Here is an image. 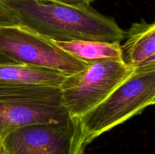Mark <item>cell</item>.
<instances>
[{
  "mask_svg": "<svg viewBox=\"0 0 155 154\" xmlns=\"http://www.w3.org/2000/svg\"><path fill=\"white\" fill-rule=\"evenodd\" d=\"M21 25L54 42L75 40L120 42L124 31L115 21L89 7H74L51 0L2 2Z\"/></svg>",
  "mask_w": 155,
  "mask_h": 154,
  "instance_id": "6da1fadb",
  "label": "cell"
},
{
  "mask_svg": "<svg viewBox=\"0 0 155 154\" xmlns=\"http://www.w3.org/2000/svg\"><path fill=\"white\" fill-rule=\"evenodd\" d=\"M68 75L20 63H0V80L23 84L59 87Z\"/></svg>",
  "mask_w": 155,
  "mask_h": 154,
  "instance_id": "30bf717a",
  "label": "cell"
},
{
  "mask_svg": "<svg viewBox=\"0 0 155 154\" xmlns=\"http://www.w3.org/2000/svg\"><path fill=\"white\" fill-rule=\"evenodd\" d=\"M154 104H155V98L154 99V101H152V105H154Z\"/></svg>",
  "mask_w": 155,
  "mask_h": 154,
  "instance_id": "e0dca14e",
  "label": "cell"
},
{
  "mask_svg": "<svg viewBox=\"0 0 155 154\" xmlns=\"http://www.w3.org/2000/svg\"><path fill=\"white\" fill-rule=\"evenodd\" d=\"M4 1H7V0H0V2H4Z\"/></svg>",
  "mask_w": 155,
  "mask_h": 154,
  "instance_id": "ac0fdd59",
  "label": "cell"
},
{
  "mask_svg": "<svg viewBox=\"0 0 155 154\" xmlns=\"http://www.w3.org/2000/svg\"><path fill=\"white\" fill-rule=\"evenodd\" d=\"M0 53L16 63L66 75L84 70L88 66L61 49L53 41L21 24L0 27Z\"/></svg>",
  "mask_w": 155,
  "mask_h": 154,
  "instance_id": "5b68a950",
  "label": "cell"
},
{
  "mask_svg": "<svg viewBox=\"0 0 155 154\" xmlns=\"http://www.w3.org/2000/svg\"><path fill=\"white\" fill-rule=\"evenodd\" d=\"M155 98V68L135 69L99 105L80 118L87 144L103 133L142 113Z\"/></svg>",
  "mask_w": 155,
  "mask_h": 154,
  "instance_id": "7a4b0ae2",
  "label": "cell"
},
{
  "mask_svg": "<svg viewBox=\"0 0 155 154\" xmlns=\"http://www.w3.org/2000/svg\"><path fill=\"white\" fill-rule=\"evenodd\" d=\"M0 154H6L5 152H4V150L2 149V148L1 147V149H0Z\"/></svg>",
  "mask_w": 155,
  "mask_h": 154,
  "instance_id": "9a60e30c",
  "label": "cell"
},
{
  "mask_svg": "<svg viewBox=\"0 0 155 154\" xmlns=\"http://www.w3.org/2000/svg\"><path fill=\"white\" fill-rule=\"evenodd\" d=\"M134 71L124 60L89 63L84 70L67 75L59 85L61 106L70 116L80 119L99 105Z\"/></svg>",
  "mask_w": 155,
  "mask_h": 154,
  "instance_id": "3957f363",
  "label": "cell"
},
{
  "mask_svg": "<svg viewBox=\"0 0 155 154\" xmlns=\"http://www.w3.org/2000/svg\"><path fill=\"white\" fill-rule=\"evenodd\" d=\"M70 115L61 106L19 102H0V135L36 123L58 121Z\"/></svg>",
  "mask_w": 155,
  "mask_h": 154,
  "instance_id": "8992f818",
  "label": "cell"
},
{
  "mask_svg": "<svg viewBox=\"0 0 155 154\" xmlns=\"http://www.w3.org/2000/svg\"><path fill=\"white\" fill-rule=\"evenodd\" d=\"M0 102L61 106L60 88L54 86L23 84L0 80Z\"/></svg>",
  "mask_w": 155,
  "mask_h": 154,
  "instance_id": "ba28073f",
  "label": "cell"
},
{
  "mask_svg": "<svg viewBox=\"0 0 155 154\" xmlns=\"http://www.w3.org/2000/svg\"><path fill=\"white\" fill-rule=\"evenodd\" d=\"M51 1L62 3L68 5L74 6V7L87 8L91 7L90 5L93 0H51Z\"/></svg>",
  "mask_w": 155,
  "mask_h": 154,
  "instance_id": "7c38bea8",
  "label": "cell"
},
{
  "mask_svg": "<svg viewBox=\"0 0 155 154\" xmlns=\"http://www.w3.org/2000/svg\"><path fill=\"white\" fill-rule=\"evenodd\" d=\"M16 15L4 3L0 2V27L19 25Z\"/></svg>",
  "mask_w": 155,
  "mask_h": 154,
  "instance_id": "8fae6325",
  "label": "cell"
},
{
  "mask_svg": "<svg viewBox=\"0 0 155 154\" xmlns=\"http://www.w3.org/2000/svg\"><path fill=\"white\" fill-rule=\"evenodd\" d=\"M53 42L68 54L87 64L105 60H124L120 42L89 40Z\"/></svg>",
  "mask_w": 155,
  "mask_h": 154,
  "instance_id": "9c48e42d",
  "label": "cell"
},
{
  "mask_svg": "<svg viewBox=\"0 0 155 154\" xmlns=\"http://www.w3.org/2000/svg\"><path fill=\"white\" fill-rule=\"evenodd\" d=\"M2 136L0 135V149H1L2 147Z\"/></svg>",
  "mask_w": 155,
  "mask_h": 154,
  "instance_id": "2e32d148",
  "label": "cell"
},
{
  "mask_svg": "<svg viewBox=\"0 0 155 154\" xmlns=\"http://www.w3.org/2000/svg\"><path fill=\"white\" fill-rule=\"evenodd\" d=\"M0 63H16L7 56L0 53Z\"/></svg>",
  "mask_w": 155,
  "mask_h": 154,
  "instance_id": "5bb4252c",
  "label": "cell"
},
{
  "mask_svg": "<svg viewBox=\"0 0 155 154\" xmlns=\"http://www.w3.org/2000/svg\"><path fill=\"white\" fill-rule=\"evenodd\" d=\"M155 67V56L153 58H151L146 64H145L144 66H141L139 68H136L138 69H153Z\"/></svg>",
  "mask_w": 155,
  "mask_h": 154,
  "instance_id": "4fadbf2b",
  "label": "cell"
},
{
  "mask_svg": "<svg viewBox=\"0 0 155 154\" xmlns=\"http://www.w3.org/2000/svg\"><path fill=\"white\" fill-rule=\"evenodd\" d=\"M87 145L80 119L71 116L16 128L2 141L6 154H83Z\"/></svg>",
  "mask_w": 155,
  "mask_h": 154,
  "instance_id": "277c9868",
  "label": "cell"
},
{
  "mask_svg": "<svg viewBox=\"0 0 155 154\" xmlns=\"http://www.w3.org/2000/svg\"><path fill=\"white\" fill-rule=\"evenodd\" d=\"M125 39L124 62L134 69L144 66L155 56V21L136 23L126 32Z\"/></svg>",
  "mask_w": 155,
  "mask_h": 154,
  "instance_id": "52a82bcc",
  "label": "cell"
}]
</instances>
